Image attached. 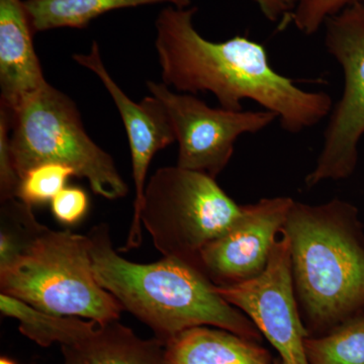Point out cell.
Here are the masks:
<instances>
[{"label":"cell","instance_id":"6da1fadb","mask_svg":"<svg viewBox=\"0 0 364 364\" xmlns=\"http://www.w3.org/2000/svg\"><path fill=\"white\" fill-rule=\"evenodd\" d=\"M198 7L168 6L158 14L156 49L165 85L177 92H210L220 107L241 111L253 100L277 114L282 129L296 134L312 128L332 112L324 91L299 87L270 65L264 46L236 36L224 42L205 39L193 18Z\"/></svg>","mask_w":364,"mask_h":364},{"label":"cell","instance_id":"7a4b0ae2","mask_svg":"<svg viewBox=\"0 0 364 364\" xmlns=\"http://www.w3.org/2000/svg\"><path fill=\"white\" fill-rule=\"evenodd\" d=\"M282 233L291 247L294 294L310 336L364 315V230L355 205L294 202Z\"/></svg>","mask_w":364,"mask_h":364},{"label":"cell","instance_id":"3957f363","mask_svg":"<svg viewBox=\"0 0 364 364\" xmlns=\"http://www.w3.org/2000/svg\"><path fill=\"white\" fill-rule=\"evenodd\" d=\"M87 236L98 284L160 341L166 343L181 332L208 326L260 342L261 333L252 321L223 299L195 267L166 257L149 264L124 259L114 250L105 223Z\"/></svg>","mask_w":364,"mask_h":364},{"label":"cell","instance_id":"277c9868","mask_svg":"<svg viewBox=\"0 0 364 364\" xmlns=\"http://www.w3.org/2000/svg\"><path fill=\"white\" fill-rule=\"evenodd\" d=\"M0 289L43 312L98 324L119 320L124 311L95 279L87 235L44 225L11 262L0 267Z\"/></svg>","mask_w":364,"mask_h":364},{"label":"cell","instance_id":"5b68a950","mask_svg":"<svg viewBox=\"0 0 364 364\" xmlns=\"http://www.w3.org/2000/svg\"><path fill=\"white\" fill-rule=\"evenodd\" d=\"M11 112V150L20 178L44 163L70 167L107 200L128 196L129 186L114 158L86 133L77 105L47 83Z\"/></svg>","mask_w":364,"mask_h":364},{"label":"cell","instance_id":"8992f818","mask_svg":"<svg viewBox=\"0 0 364 364\" xmlns=\"http://www.w3.org/2000/svg\"><path fill=\"white\" fill-rule=\"evenodd\" d=\"M241 210L215 178L176 165L157 169L146 183L140 220L163 257L198 269L200 251Z\"/></svg>","mask_w":364,"mask_h":364},{"label":"cell","instance_id":"52a82bcc","mask_svg":"<svg viewBox=\"0 0 364 364\" xmlns=\"http://www.w3.org/2000/svg\"><path fill=\"white\" fill-rule=\"evenodd\" d=\"M325 46L344 75L341 97L333 107L315 168L306 177L308 188L352 176L364 136V4L345 7L325 21Z\"/></svg>","mask_w":364,"mask_h":364},{"label":"cell","instance_id":"ba28073f","mask_svg":"<svg viewBox=\"0 0 364 364\" xmlns=\"http://www.w3.org/2000/svg\"><path fill=\"white\" fill-rule=\"evenodd\" d=\"M150 95L168 112L178 143L177 166L215 178L226 168L239 136L264 130L277 116L263 111H230L208 107L191 93L176 92L164 83L147 81Z\"/></svg>","mask_w":364,"mask_h":364},{"label":"cell","instance_id":"9c48e42d","mask_svg":"<svg viewBox=\"0 0 364 364\" xmlns=\"http://www.w3.org/2000/svg\"><path fill=\"white\" fill-rule=\"evenodd\" d=\"M264 272L241 284L217 287L228 303L245 314L279 355L275 364H309L305 340L310 336L294 294L291 247L282 233Z\"/></svg>","mask_w":364,"mask_h":364},{"label":"cell","instance_id":"30bf717a","mask_svg":"<svg viewBox=\"0 0 364 364\" xmlns=\"http://www.w3.org/2000/svg\"><path fill=\"white\" fill-rule=\"evenodd\" d=\"M294 202L277 196L242 205L229 229L200 251L198 272L217 287L258 277L267 267L277 235L282 233Z\"/></svg>","mask_w":364,"mask_h":364},{"label":"cell","instance_id":"8fae6325","mask_svg":"<svg viewBox=\"0 0 364 364\" xmlns=\"http://www.w3.org/2000/svg\"><path fill=\"white\" fill-rule=\"evenodd\" d=\"M72 58L78 65L95 73L104 85L121 114L128 136L135 200L130 231L126 244L121 248V251L126 252L140 247L142 244L140 212L151 162L157 152L176 142V134L168 112L157 97L149 95L140 102H135L124 92L105 68L100 47L95 41L90 53L74 54Z\"/></svg>","mask_w":364,"mask_h":364},{"label":"cell","instance_id":"7c38bea8","mask_svg":"<svg viewBox=\"0 0 364 364\" xmlns=\"http://www.w3.org/2000/svg\"><path fill=\"white\" fill-rule=\"evenodd\" d=\"M25 1L0 0V105L13 109L47 85Z\"/></svg>","mask_w":364,"mask_h":364},{"label":"cell","instance_id":"4fadbf2b","mask_svg":"<svg viewBox=\"0 0 364 364\" xmlns=\"http://www.w3.org/2000/svg\"><path fill=\"white\" fill-rule=\"evenodd\" d=\"M61 350L62 364H170L164 342L141 338L119 320L97 324Z\"/></svg>","mask_w":364,"mask_h":364},{"label":"cell","instance_id":"5bb4252c","mask_svg":"<svg viewBox=\"0 0 364 364\" xmlns=\"http://www.w3.org/2000/svg\"><path fill=\"white\" fill-rule=\"evenodd\" d=\"M170 364H275L259 342L219 328H191L165 343Z\"/></svg>","mask_w":364,"mask_h":364},{"label":"cell","instance_id":"9a60e30c","mask_svg":"<svg viewBox=\"0 0 364 364\" xmlns=\"http://www.w3.org/2000/svg\"><path fill=\"white\" fill-rule=\"evenodd\" d=\"M156 4L184 9L191 6V0H25L35 33L60 28H83L109 11Z\"/></svg>","mask_w":364,"mask_h":364},{"label":"cell","instance_id":"2e32d148","mask_svg":"<svg viewBox=\"0 0 364 364\" xmlns=\"http://www.w3.org/2000/svg\"><path fill=\"white\" fill-rule=\"evenodd\" d=\"M0 311L6 317L18 321L21 334L42 347L52 344L67 345L82 338L98 323L77 317L53 315L43 312L25 301L6 294H0Z\"/></svg>","mask_w":364,"mask_h":364},{"label":"cell","instance_id":"e0dca14e","mask_svg":"<svg viewBox=\"0 0 364 364\" xmlns=\"http://www.w3.org/2000/svg\"><path fill=\"white\" fill-rule=\"evenodd\" d=\"M309 364H364V315L305 340Z\"/></svg>","mask_w":364,"mask_h":364},{"label":"cell","instance_id":"ac0fdd59","mask_svg":"<svg viewBox=\"0 0 364 364\" xmlns=\"http://www.w3.org/2000/svg\"><path fill=\"white\" fill-rule=\"evenodd\" d=\"M76 176L74 170L60 163H44L28 170L21 177L16 198L26 205H45L66 186V182Z\"/></svg>","mask_w":364,"mask_h":364},{"label":"cell","instance_id":"d6986e66","mask_svg":"<svg viewBox=\"0 0 364 364\" xmlns=\"http://www.w3.org/2000/svg\"><path fill=\"white\" fill-rule=\"evenodd\" d=\"M358 0H299L291 21L299 32L314 35L326 20Z\"/></svg>","mask_w":364,"mask_h":364},{"label":"cell","instance_id":"ffe728a7","mask_svg":"<svg viewBox=\"0 0 364 364\" xmlns=\"http://www.w3.org/2000/svg\"><path fill=\"white\" fill-rule=\"evenodd\" d=\"M11 112L0 105V200L16 198L20 176L14 167L11 150Z\"/></svg>","mask_w":364,"mask_h":364},{"label":"cell","instance_id":"44dd1931","mask_svg":"<svg viewBox=\"0 0 364 364\" xmlns=\"http://www.w3.org/2000/svg\"><path fill=\"white\" fill-rule=\"evenodd\" d=\"M55 219L66 226L77 224L90 207V198L82 188L77 186H65L50 202Z\"/></svg>","mask_w":364,"mask_h":364},{"label":"cell","instance_id":"7402d4cb","mask_svg":"<svg viewBox=\"0 0 364 364\" xmlns=\"http://www.w3.org/2000/svg\"><path fill=\"white\" fill-rule=\"evenodd\" d=\"M259 7L261 13L272 23L284 26L291 21L299 0H252Z\"/></svg>","mask_w":364,"mask_h":364},{"label":"cell","instance_id":"603a6c76","mask_svg":"<svg viewBox=\"0 0 364 364\" xmlns=\"http://www.w3.org/2000/svg\"><path fill=\"white\" fill-rule=\"evenodd\" d=\"M0 364H16L13 359L6 358V356H1L0 358Z\"/></svg>","mask_w":364,"mask_h":364},{"label":"cell","instance_id":"cb8c5ba5","mask_svg":"<svg viewBox=\"0 0 364 364\" xmlns=\"http://www.w3.org/2000/svg\"><path fill=\"white\" fill-rule=\"evenodd\" d=\"M361 1H363V4H364V0H361Z\"/></svg>","mask_w":364,"mask_h":364}]
</instances>
